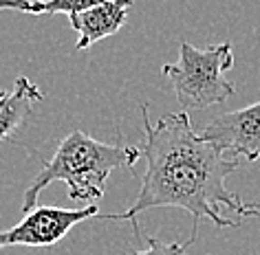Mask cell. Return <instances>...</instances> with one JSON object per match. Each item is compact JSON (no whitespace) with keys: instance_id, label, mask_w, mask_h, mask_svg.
<instances>
[{"instance_id":"cell-1","label":"cell","mask_w":260,"mask_h":255,"mask_svg":"<svg viewBox=\"0 0 260 255\" xmlns=\"http://www.w3.org/2000/svg\"><path fill=\"white\" fill-rule=\"evenodd\" d=\"M148 103H141L146 130V174L137 200L123 213H100L102 220H130L135 233L139 231V215L157 207H179L194 220V235L201 218L212 220L216 227H238L223 209L240 218L260 213V205L245 202L238 194L227 189L225 178L240 167L238 159H227L225 152L203 134L194 132L187 113H170L157 123L150 121Z\"/></svg>"},{"instance_id":"cell-2","label":"cell","mask_w":260,"mask_h":255,"mask_svg":"<svg viewBox=\"0 0 260 255\" xmlns=\"http://www.w3.org/2000/svg\"><path fill=\"white\" fill-rule=\"evenodd\" d=\"M137 145H110L80 132L67 134L60 141L55 154L44 163L22 194L24 215L38 207V196L51 183H67L71 200H84L95 205L104 196L108 176L117 167H135L141 159Z\"/></svg>"},{"instance_id":"cell-10","label":"cell","mask_w":260,"mask_h":255,"mask_svg":"<svg viewBox=\"0 0 260 255\" xmlns=\"http://www.w3.org/2000/svg\"><path fill=\"white\" fill-rule=\"evenodd\" d=\"M5 9H9V3L7 0H0V11H5Z\"/></svg>"},{"instance_id":"cell-4","label":"cell","mask_w":260,"mask_h":255,"mask_svg":"<svg viewBox=\"0 0 260 255\" xmlns=\"http://www.w3.org/2000/svg\"><path fill=\"white\" fill-rule=\"evenodd\" d=\"M97 205H88L84 209H60L42 205L27 213L18 225L0 231V248L7 246H53L80 222L88 218H97Z\"/></svg>"},{"instance_id":"cell-7","label":"cell","mask_w":260,"mask_h":255,"mask_svg":"<svg viewBox=\"0 0 260 255\" xmlns=\"http://www.w3.org/2000/svg\"><path fill=\"white\" fill-rule=\"evenodd\" d=\"M44 99V93L27 75L18 77L14 88L0 90V141L14 139L27 126L36 113V103Z\"/></svg>"},{"instance_id":"cell-8","label":"cell","mask_w":260,"mask_h":255,"mask_svg":"<svg viewBox=\"0 0 260 255\" xmlns=\"http://www.w3.org/2000/svg\"><path fill=\"white\" fill-rule=\"evenodd\" d=\"M95 3L86 0H62V3H9L11 11H22V14L40 16V14H67L69 18L75 14H82Z\"/></svg>"},{"instance_id":"cell-3","label":"cell","mask_w":260,"mask_h":255,"mask_svg":"<svg viewBox=\"0 0 260 255\" xmlns=\"http://www.w3.org/2000/svg\"><path fill=\"white\" fill-rule=\"evenodd\" d=\"M234 66L232 44H212L197 49L190 42H181L179 62L164 64L161 73L170 80L174 95L185 110H201L227 101L234 95V84L225 70Z\"/></svg>"},{"instance_id":"cell-6","label":"cell","mask_w":260,"mask_h":255,"mask_svg":"<svg viewBox=\"0 0 260 255\" xmlns=\"http://www.w3.org/2000/svg\"><path fill=\"white\" fill-rule=\"evenodd\" d=\"M130 7L133 3L128 0H106V3H95L82 14L71 16V27L77 31L75 49L86 51L95 42L115 35L126 24Z\"/></svg>"},{"instance_id":"cell-9","label":"cell","mask_w":260,"mask_h":255,"mask_svg":"<svg viewBox=\"0 0 260 255\" xmlns=\"http://www.w3.org/2000/svg\"><path fill=\"white\" fill-rule=\"evenodd\" d=\"M197 238H190L187 242H161L157 238H148L146 248L141 251H135L133 255H185L187 246Z\"/></svg>"},{"instance_id":"cell-5","label":"cell","mask_w":260,"mask_h":255,"mask_svg":"<svg viewBox=\"0 0 260 255\" xmlns=\"http://www.w3.org/2000/svg\"><path fill=\"white\" fill-rule=\"evenodd\" d=\"M207 141L230 152L234 159H260V101L240 110L223 113L207 123L203 132Z\"/></svg>"}]
</instances>
